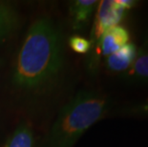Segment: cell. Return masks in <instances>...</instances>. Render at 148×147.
<instances>
[{"label":"cell","mask_w":148,"mask_h":147,"mask_svg":"<svg viewBox=\"0 0 148 147\" xmlns=\"http://www.w3.org/2000/svg\"><path fill=\"white\" fill-rule=\"evenodd\" d=\"M127 11L118 4L116 0H102L97 6L92 32H91V44L92 48L97 49L100 37L104 32L111 27L119 25L123 19Z\"/></svg>","instance_id":"3"},{"label":"cell","mask_w":148,"mask_h":147,"mask_svg":"<svg viewBox=\"0 0 148 147\" xmlns=\"http://www.w3.org/2000/svg\"><path fill=\"white\" fill-rule=\"evenodd\" d=\"M127 112L129 114L138 116V117H148V98L143 102L131 106L127 109Z\"/></svg>","instance_id":"11"},{"label":"cell","mask_w":148,"mask_h":147,"mask_svg":"<svg viewBox=\"0 0 148 147\" xmlns=\"http://www.w3.org/2000/svg\"><path fill=\"white\" fill-rule=\"evenodd\" d=\"M62 61L60 34L49 18L40 17L31 25L17 54L12 82L23 90L40 89L56 79Z\"/></svg>","instance_id":"1"},{"label":"cell","mask_w":148,"mask_h":147,"mask_svg":"<svg viewBox=\"0 0 148 147\" xmlns=\"http://www.w3.org/2000/svg\"><path fill=\"white\" fill-rule=\"evenodd\" d=\"M116 2H118V4L121 6V8H123L125 11H130L138 3L137 1H135V0H116Z\"/></svg>","instance_id":"12"},{"label":"cell","mask_w":148,"mask_h":147,"mask_svg":"<svg viewBox=\"0 0 148 147\" xmlns=\"http://www.w3.org/2000/svg\"><path fill=\"white\" fill-rule=\"evenodd\" d=\"M141 48L144 49H148V30L146 31L145 34H144V39H143V44Z\"/></svg>","instance_id":"13"},{"label":"cell","mask_w":148,"mask_h":147,"mask_svg":"<svg viewBox=\"0 0 148 147\" xmlns=\"http://www.w3.org/2000/svg\"><path fill=\"white\" fill-rule=\"evenodd\" d=\"M129 40L130 34L126 28L119 25L109 28L100 37L97 45V55L108 57L129 43Z\"/></svg>","instance_id":"4"},{"label":"cell","mask_w":148,"mask_h":147,"mask_svg":"<svg viewBox=\"0 0 148 147\" xmlns=\"http://www.w3.org/2000/svg\"><path fill=\"white\" fill-rule=\"evenodd\" d=\"M110 101L95 90H82L59 112L45 147H73L78 139L107 114Z\"/></svg>","instance_id":"2"},{"label":"cell","mask_w":148,"mask_h":147,"mask_svg":"<svg viewBox=\"0 0 148 147\" xmlns=\"http://www.w3.org/2000/svg\"><path fill=\"white\" fill-rule=\"evenodd\" d=\"M97 4L99 2L96 0H75L72 2L70 14L74 30L80 31L87 27Z\"/></svg>","instance_id":"6"},{"label":"cell","mask_w":148,"mask_h":147,"mask_svg":"<svg viewBox=\"0 0 148 147\" xmlns=\"http://www.w3.org/2000/svg\"><path fill=\"white\" fill-rule=\"evenodd\" d=\"M17 14L8 3L0 2V41L5 40L17 25Z\"/></svg>","instance_id":"8"},{"label":"cell","mask_w":148,"mask_h":147,"mask_svg":"<svg viewBox=\"0 0 148 147\" xmlns=\"http://www.w3.org/2000/svg\"><path fill=\"white\" fill-rule=\"evenodd\" d=\"M138 48L136 44L129 42L126 45L108 55L105 59L107 70L112 73H123L132 66L137 57Z\"/></svg>","instance_id":"5"},{"label":"cell","mask_w":148,"mask_h":147,"mask_svg":"<svg viewBox=\"0 0 148 147\" xmlns=\"http://www.w3.org/2000/svg\"><path fill=\"white\" fill-rule=\"evenodd\" d=\"M33 133L28 124L22 123L7 142L6 147H32Z\"/></svg>","instance_id":"9"},{"label":"cell","mask_w":148,"mask_h":147,"mask_svg":"<svg viewBox=\"0 0 148 147\" xmlns=\"http://www.w3.org/2000/svg\"><path fill=\"white\" fill-rule=\"evenodd\" d=\"M123 79L129 83L148 84V49L138 50L136 59L125 72Z\"/></svg>","instance_id":"7"},{"label":"cell","mask_w":148,"mask_h":147,"mask_svg":"<svg viewBox=\"0 0 148 147\" xmlns=\"http://www.w3.org/2000/svg\"><path fill=\"white\" fill-rule=\"evenodd\" d=\"M69 45L74 52L77 54H87L92 50V44L90 40H88L84 37L74 36L69 40Z\"/></svg>","instance_id":"10"}]
</instances>
